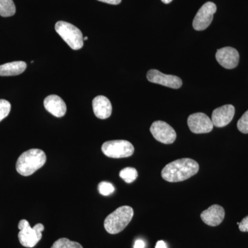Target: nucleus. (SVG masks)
<instances>
[{"mask_svg": "<svg viewBox=\"0 0 248 248\" xmlns=\"http://www.w3.org/2000/svg\"><path fill=\"white\" fill-rule=\"evenodd\" d=\"M225 210L223 207L219 205H212L207 210H204L201 214L202 221L210 226H217L221 224L224 219Z\"/></svg>", "mask_w": 248, "mask_h": 248, "instance_id": "obj_13", "label": "nucleus"}, {"mask_svg": "<svg viewBox=\"0 0 248 248\" xmlns=\"http://www.w3.org/2000/svg\"><path fill=\"white\" fill-rule=\"evenodd\" d=\"M50 248H84L79 243L72 241L67 238H61L55 241Z\"/></svg>", "mask_w": 248, "mask_h": 248, "instance_id": "obj_19", "label": "nucleus"}, {"mask_svg": "<svg viewBox=\"0 0 248 248\" xmlns=\"http://www.w3.org/2000/svg\"><path fill=\"white\" fill-rule=\"evenodd\" d=\"M199 170L200 166L197 161L184 158L166 165L161 171V177L169 182H183L195 175Z\"/></svg>", "mask_w": 248, "mask_h": 248, "instance_id": "obj_1", "label": "nucleus"}, {"mask_svg": "<svg viewBox=\"0 0 248 248\" xmlns=\"http://www.w3.org/2000/svg\"><path fill=\"white\" fill-rule=\"evenodd\" d=\"M120 176L124 182L130 184L136 180L138 172L134 168L127 167L120 171Z\"/></svg>", "mask_w": 248, "mask_h": 248, "instance_id": "obj_18", "label": "nucleus"}, {"mask_svg": "<svg viewBox=\"0 0 248 248\" xmlns=\"http://www.w3.org/2000/svg\"><path fill=\"white\" fill-rule=\"evenodd\" d=\"M145 248V243L144 241H142V240H137L135 241V244L134 245V248Z\"/></svg>", "mask_w": 248, "mask_h": 248, "instance_id": "obj_25", "label": "nucleus"}, {"mask_svg": "<svg viewBox=\"0 0 248 248\" xmlns=\"http://www.w3.org/2000/svg\"><path fill=\"white\" fill-rule=\"evenodd\" d=\"M237 128L241 133L248 134V110L238 121Z\"/></svg>", "mask_w": 248, "mask_h": 248, "instance_id": "obj_22", "label": "nucleus"}, {"mask_svg": "<svg viewBox=\"0 0 248 248\" xmlns=\"http://www.w3.org/2000/svg\"><path fill=\"white\" fill-rule=\"evenodd\" d=\"M217 6L211 1L204 4L199 10L193 19L192 26L196 31H203L213 22L214 14L216 13Z\"/></svg>", "mask_w": 248, "mask_h": 248, "instance_id": "obj_8", "label": "nucleus"}, {"mask_svg": "<svg viewBox=\"0 0 248 248\" xmlns=\"http://www.w3.org/2000/svg\"><path fill=\"white\" fill-rule=\"evenodd\" d=\"M150 130L155 140L165 144L174 143L177 138V133L174 128L163 121L153 122Z\"/></svg>", "mask_w": 248, "mask_h": 248, "instance_id": "obj_7", "label": "nucleus"}, {"mask_svg": "<svg viewBox=\"0 0 248 248\" xmlns=\"http://www.w3.org/2000/svg\"><path fill=\"white\" fill-rule=\"evenodd\" d=\"M99 193L104 196H108L115 192V187L111 183L102 182L98 186Z\"/></svg>", "mask_w": 248, "mask_h": 248, "instance_id": "obj_20", "label": "nucleus"}, {"mask_svg": "<svg viewBox=\"0 0 248 248\" xmlns=\"http://www.w3.org/2000/svg\"><path fill=\"white\" fill-rule=\"evenodd\" d=\"M46 161L45 152L32 148L24 152L18 158L16 163V170L21 175L28 177L43 167Z\"/></svg>", "mask_w": 248, "mask_h": 248, "instance_id": "obj_2", "label": "nucleus"}, {"mask_svg": "<svg viewBox=\"0 0 248 248\" xmlns=\"http://www.w3.org/2000/svg\"><path fill=\"white\" fill-rule=\"evenodd\" d=\"M88 40V37H84V40Z\"/></svg>", "mask_w": 248, "mask_h": 248, "instance_id": "obj_28", "label": "nucleus"}, {"mask_svg": "<svg viewBox=\"0 0 248 248\" xmlns=\"http://www.w3.org/2000/svg\"><path fill=\"white\" fill-rule=\"evenodd\" d=\"M98 1L112 5L120 4L122 2V0H98Z\"/></svg>", "mask_w": 248, "mask_h": 248, "instance_id": "obj_24", "label": "nucleus"}, {"mask_svg": "<svg viewBox=\"0 0 248 248\" xmlns=\"http://www.w3.org/2000/svg\"><path fill=\"white\" fill-rule=\"evenodd\" d=\"M239 228L240 231L246 232H248V215L245 217L244 219L239 223Z\"/></svg>", "mask_w": 248, "mask_h": 248, "instance_id": "obj_23", "label": "nucleus"}, {"mask_svg": "<svg viewBox=\"0 0 248 248\" xmlns=\"http://www.w3.org/2000/svg\"><path fill=\"white\" fill-rule=\"evenodd\" d=\"M102 151L108 157L120 159L132 156L135 148L133 145L126 140H113L103 143Z\"/></svg>", "mask_w": 248, "mask_h": 248, "instance_id": "obj_6", "label": "nucleus"}, {"mask_svg": "<svg viewBox=\"0 0 248 248\" xmlns=\"http://www.w3.org/2000/svg\"><path fill=\"white\" fill-rule=\"evenodd\" d=\"M44 105L46 110L56 117H63L66 113V103L56 94H51L46 97Z\"/></svg>", "mask_w": 248, "mask_h": 248, "instance_id": "obj_14", "label": "nucleus"}, {"mask_svg": "<svg viewBox=\"0 0 248 248\" xmlns=\"http://www.w3.org/2000/svg\"><path fill=\"white\" fill-rule=\"evenodd\" d=\"M133 215V209L131 207L128 205L120 207L106 218L104 228L109 234H118L126 228Z\"/></svg>", "mask_w": 248, "mask_h": 248, "instance_id": "obj_3", "label": "nucleus"}, {"mask_svg": "<svg viewBox=\"0 0 248 248\" xmlns=\"http://www.w3.org/2000/svg\"><path fill=\"white\" fill-rule=\"evenodd\" d=\"M11 105L5 99H0V122L6 118L11 112Z\"/></svg>", "mask_w": 248, "mask_h": 248, "instance_id": "obj_21", "label": "nucleus"}, {"mask_svg": "<svg viewBox=\"0 0 248 248\" xmlns=\"http://www.w3.org/2000/svg\"><path fill=\"white\" fill-rule=\"evenodd\" d=\"M55 31L73 50H79L84 46L82 32L76 26L60 21L55 24Z\"/></svg>", "mask_w": 248, "mask_h": 248, "instance_id": "obj_4", "label": "nucleus"}, {"mask_svg": "<svg viewBox=\"0 0 248 248\" xmlns=\"http://www.w3.org/2000/svg\"><path fill=\"white\" fill-rule=\"evenodd\" d=\"M27 67V63L22 61L10 62L0 65V76H18L24 73Z\"/></svg>", "mask_w": 248, "mask_h": 248, "instance_id": "obj_16", "label": "nucleus"}, {"mask_svg": "<svg viewBox=\"0 0 248 248\" xmlns=\"http://www.w3.org/2000/svg\"><path fill=\"white\" fill-rule=\"evenodd\" d=\"M147 79L151 83L178 89L182 86V80L177 76L166 75L157 70L152 69L147 73Z\"/></svg>", "mask_w": 248, "mask_h": 248, "instance_id": "obj_10", "label": "nucleus"}, {"mask_svg": "<svg viewBox=\"0 0 248 248\" xmlns=\"http://www.w3.org/2000/svg\"><path fill=\"white\" fill-rule=\"evenodd\" d=\"M16 12V5L13 0H0V16L11 17L14 16Z\"/></svg>", "mask_w": 248, "mask_h": 248, "instance_id": "obj_17", "label": "nucleus"}, {"mask_svg": "<svg viewBox=\"0 0 248 248\" xmlns=\"http://www.w3.org/2000/svg\"><path fill=\"white\" fill-rule=\"evenodd\" d=\"M161 1H163V2L164 3V4H170V3L171 2V1H172V0H161Z\"/></svg>", "mask_w": 248, "mask_h": 248, "instance_id": "obj_27", "label": "nucleus"}, {"mask_svg": "<svg viewBox=\"0 0 248 248\" xmlns=\"http://www.w3.org/2000/svg\"><path fill=\"white\" fill-rule=\"evenodd\" d=\"M216 59L218 63L223 68L233 69L239 64V52L232 47H225L217 50Z\"/></svg>", "mask_w": 248, "mask_h": 248, "instance_id": "obj_11", "label": "nucleus"}, {"mask_svg": "<svg viewBox=\"0 0 248 248\" xmlns=\"http://www.w3.org/2000/svg\"><path fill=\"white\" fill-rule=\"evenodd\" d=\"M93 108L94 115L100 120H106L112 114V104L105 96L99 95L93 100Z\"/></svg>", "mask_w": 248, "mask_h": 248, "instance_id": "obj_15", "label": "nucleus"}, {"mask_svg": "<svg viewBox=\"0 0 248 248\" xmlns=\"http://www.w3.org/2000/svg\"><path fill=\"white\" fill-rule=\"evenodd\" d=\"M19 230L18 238L19 242L24 247L32 248L35 247L42 239V232L45 231V226L42 223H37L33 228H31L29 221L22 219L18 224Z\"/></svg>", "mask_w": 248, "mask_h": 248, "instance_id": "obj_5", "label": "nucleus"}, {"mask_svg": "<svg viewBox=\"0 0 248 248\" xmlns=\"http://www.w3.org/2000/svg\"><path fill=\"white\" fill-rule=\"evenodd\" d=\"M187 125L193 133H208L213 130L214 125L208 115L202 112H197L189 116Z\"/></svg>", "mask_w": 248, "mask_h": 248, "instance_id": "obj_9", "label": "nucleus"}, {"mask_svg": "<svg viewBox=\"0 0 248 248\" xmlns=\"http://www.w3.org/2000/svg\"><path fill=\"white\" fill-rule=\"evenodd\" d=\"M155 248H167V246L164 241H159L156 243Z\"/></svg>", "mask_w": 248, "mask_h": 248, "instance_id": "obj_26", "label": "nucleus"}, {"mask_svg": "<svg viewBox=\"0 0 248 248\" xmlns=\"http://www.w3.org/2000/svg\"><path fill=\"white\" fill-rule=\"evenodd\" d=\"M234 114V107L231 104L217 108L214 110L212 115L211 120L214 126L218 127V128L226 126L232 120Z\"/></svg>", "mask_w": 248, "mask_h": 248, "instance_id": "obj_12", "label": "nucleus"}]
</instances>
